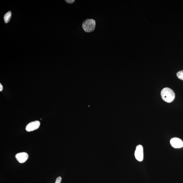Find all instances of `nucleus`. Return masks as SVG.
Returning <instances> with one entry per match:
<instances>
[{
	"label": "nucleus",
	"mask_w": 183,
	"mask_h": 183,
	"mask_svg": "<svg viewBox=\"0 0 183 183\" xmlns=\"http://www.w3.org/2000/svg\"><path fill=\"white\" fill-rule=\"evenodd\" d=\"M161 95L162 99L168 103L172 102L175 98V94L173 90L168 88H164L162 90Z\"/></svg>",
	"instance_id": "f257e3e1"
},
{
	"label": "nucleus",
	"mask_w": 183,
	"mask_h": 183,
	"mask_svg": "<svg viewBox=\"0 0 183 183\" xmlns=\"http://www.w3.org/2000/svg\"><path fill=\"white\" fill-rule=\"evenodd\" d=\"M96 27V21L93 19H88L84 21L82 27L86 32L90 33L94 31Z\"/></svg>",
	"instance_id": "f03ea898"
},
{
	"label": "nucleus",
	"mask_w": 183,
	"mask_h": 183,
	"mask_svg": "<svg viewBox=\"0 0 183 183\" xmlns=\"http://www.w3.org/2000/svg\"><path fill=\"white\" fill-rule=\"evenodd\" d=\"M135 156L136 159L139 162H142L144 158L143 148L141 145H139L137 146Z\"/></svg>",
	"instance_id": "7ed1b4c3"
},
{
	"label": "nucleus",
	"mask_w": 183,
	"mask_h": 183,
	"mask_svg": "<svg viewBox=\"0 0 183 183\" xmlns=\"http://www.w3.org/2000/svg\"><path fill=\"white\" fill-rule=\"evenodd\" d=\"M170 144L173 147L175 148H180L183 147V142L180 139L174 137L170 140Z\"/></svg>",
	"instance_id": "20e7f679"
},
{
	"label": "nucleus",
	"mask_w": 183,
	"mask_h": 183,
	"mask_svg": "<svg viewBox=\"0 0 183 183\" xmlns=\"http://www.w3.org/2000/svg\"><path fill=\"white\" fill-rule=\"evenodd\" d=\"M40 126V122L39 121H35L30 122L26 126V129L28 132L33 131L37 130Z\"/></svg>",
	"instance_id": "39448f33"
},
{
	"label": "nucleus",
	"mask_w": 183,
	"mask_h": 183,
	"mask_svg": "<svg viewBox=\"0 0 183 183\" xmlns=\"http://www.w3.org/2000/svg\"><path fill=\"white\" fill-rule=\"evenodd\" d=\"M15 157L20 163H23L27 160L29 158V155L27 153H20L16 154Z\"/></svg>",
	"instance_id": "423d86ee"
},
{
	"label": "nucleus",
	"mask_w": 183,
	"mask_h": 183,
	"mask_svg": "<svg viewBox=\"0 0 183 183\" xmlns=\"http://www.w3.org/2000/svg\"><path fill=\"white\" fill-rule=\"evenodd\" d=\"M11 15L12 13L11 11H9L5 14L4 17V20L5 23H9L11 19Z\"/></svg>",
	"instance_id": "0eeeda50"
},
{
	"label": "nucleus",
	"mask_w": 183,
	"mask_h": 183,
	"mask_svg": "<svg viewBox=\"0 0 183 183\" xmlns=\"http://www.w3.org/2000/svg\"><path fill=\"white\" fill-rule=\"evenodd\" d=\"M177 76L179 79L183 80V70L178 72L177 73Z\"/></svg>",
	"instance_id": "6e6552de"
},
{
	"label": "nucleus",
	"mask_w": 183,
	"mask_h": 183,
	"mask_svg": "<svg viewBox=\"0 0 183 183\" xmlns=\"http://www.w3.org/2000/svg\"><path fill=\"white\" fill-rule=\"evenodd\" d=\"M62 178L61 177H58L56 179L55 183H61V182Z\"/></svg>",
	"instance_id": "1a4fd4ad"
},
{
	"label": "nucleus",
	"mask_w": 183,
	"mask_h": 183,
	"mask_svg": "<svg viewBox=\"0 0 183 183\" xmlns=\"http://www.w3.org/2000/svg\"><path fill=\"white\" fill-rule=\"evenodd\" d=\"M65 1L68 3L71 4L74 3L75 1L74 0H67V1Z\"/></svg>",
	"instance_id": "9d476101"
},
{
	"label": "nucleus",
	"mask_w": 183,
	"mask_h": 183,
	"mask_svg": "<svg viewBox=\"0 0 183 183\" xmlns=\"http://www.w3.org/2000/svg\"><path fill=\"white\" fill-rule=\"evenodd\" d=\"M3 90V86L1 84H0V91H2Z\"/></svg>",
	"instance_id": "9b49d317"
}]
</instances>
